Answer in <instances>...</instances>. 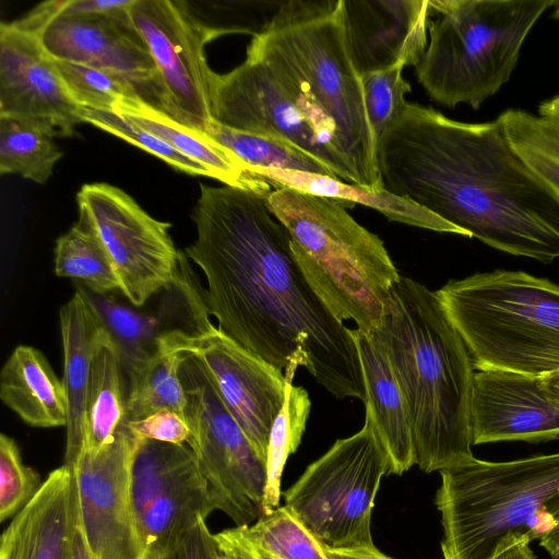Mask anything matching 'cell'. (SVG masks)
Listing matches in <instances>:
<instances>
[{"label":"cell","mask_w":559,"mask_h":559,"mask_svg":"<svg viewBox=\"0 0 559 559\" xmlns=\"http://www.w3.org/2000/svg\"><path fill=\"white\" fill-rule=\"evenodd\" d=\"M192 219L197 238L183 252L204 275L217 329L289 383L302 366L336 399L365 402L352 329L309 285L267 195L200 185Z\"/></svg>","instance_id":"obj_1"},{"label":"cell","mask_w":559,"mask_h":559,"mask_svg":"<svg viewBox=\"0 0 559 559\" xmlns=\"http://www.w3.org/2000/svg\"><path fill=\"white\" fill-rule=\"evenodd\" d=\"M382 188L500 251L559 258V197L526 165L497 118L463 122L407 103L377 144Z\"/></svg>","instance_id":"obj_2"},{"label":"cell","mask_w":559,"mask_h":559,"mask_svg":"<svg viewBox=\"0 0 559 559\" xmlns=\"http://www.w3.org/2000/svg\"><path fill=\"white\" fill-rule=\"evenodd\" d=\"M372 335L406 401L415 464L431 473L472 460L474 366L437 293L401 276Z\"/></svg>","instance_id":"obj_3"},{"label":"cell","mask_w":559,"mask_h":559,"mask_svg":"<svg viewBox=\"0 0 559 559\" xmlns=\"http://www.w3.org/2000/svg\"><path fill=\"white\" fill-rule=\"evenodd\" d=\"M247 56L266 62L332 129L356 185L383 190L361 76L348 55L338 0H285Z\"/></svg>","instance_id":"obj_4"},{"label":"cell","mask_w":559,"mask_h":559,"mask_svg":"<svg viewBox=\"0 0 559 559\" xmlns=\"http://www.w3.org/2000/svg\"><path fill=\"white\" fill-rule=\"evenodd\" d=\"M439 473L443 559H492L559 522V452L508 462L473 457Z\"/></svg>","instance_id":"obj_5"},{"label":"cell","mask_w":559,"mask_h":559,"mask_svg":"<svg viewBox=\"0 0 559 559\" xmlns=\"http://www.w3.org/2000/svg\"><path fill=\"white\" fill-rule=\"evenodd\" d=\"M286 227L309 285L340 321L373 334L401 275L383 241L357 223L344 202L293 188L267 195Z\"/></svg>","instance_id":"obj_6"},{"label":"cell","mask_w":559,"mask_h":559,"mask_svg":"<svg viewBox=\"0 0 559 559\" xmlns=\"http://www.w3.org/2000/svg\"><path fill=\"white\" fill-rule=\"evenodd\" d=\"M436 293L476 370L559 372V285L496 270L451 280Z\"/></svg>","instance_id":"obj_7"},{"label":"cell","mask_w":559,"mask_h":559,"mask_svg":"<svg viewBox=\"0 0 559 559\" xmlns=\"http://www.w3.org/2000/svg\"><path fill=\"white\" fill-rule=\"evenodd\" d=\"M556 0H429L416 76L431 99L478 108L506 84L527 34Z\"/></svg>","instance_id":"obj_8"},{"label":"cell","mask_w":559,"mask_h":559,"mask_svg":"<svg viewBox=\"0 0 559 559\" xmlns=\"http://www.w3.org/2000/svg\"><path fill=\"white\" fill-rule=\"evenodd\" d=\"M390 460L371 414L355 435L338 439L290 486L285 507L325 548L374 547L371 514Z\"/></svg>","instance_id":"obj_9"},{"label":"cell","mask_w":559,"mask_h":559,"mask_svg":"<svg viewBox=\"0 0 559 559\" xmlns=\"http://www.w3.org/2000/svg\"><path fill=\"white\" fill-rule=\"evenodd\" d=\"M185 390L187 444L194 452L215 507L236 526L262 516L266 465L255 453L201 365L185 356L179 367Z\"/></svg>","instance_id":"obj_10"},{"label":"cell","mask_w":559,"mask_h":559,"mask_svg":"<svg viewBox=\"0 0 559 559\" xmlns=\"http://www.w3.org/2000/svg\"><path fill=\"white\" fill-rule=\"evenodd\" d=\"M210 106L216 122L285 141L323 163L337 179L356 185L333 130L263 60L247 56L227 73L211 71Z\"/></svg>","instance_id":"obj_11"},{"label":"cell","mask_w":559,"mask_h":559,"mask_svg":"<svg viewBox=\"0 0 559 559\" xmlns=\"http://www.w3.org/2000/svg\"><path fill=\"white\" fill-rule=\"evenodd\" d=\"M76 201L79 216L103 242L120 292L133 307L176 282L180 251L169 235L170 223L152 217L123 190L104 182L83 185Z\"/></svg>","instance_id":"obj_12"},{"label":"cell","mask_w":559,"mask_h":559,"mask_svg":"<svg viewBox=\"0 0 559 559\" xmlns=\"http://www.w3.org/2000/svg\"><path fill=\"white\" fill-rule=\"evenodd\" d=\"M129 15L157 70L158 109L205 133L213 121L205 45L228 32L202 24L182 1L134 0Z\"/></svg>","instance_id":"obj_13"},{"label":"cell","mask_w":559,"mask_h":559,"mask_svg":"<svg viewBox=\"0 0 559 559\" xmlns=\"http://www.w3.org/2000/svg\"><path fill=\"white\" fill-rule=\"evenodd\" d=\"M131 500L146 555L158 558H165L215 510L187 443L141 439L131 466Z\"/></svg>","instance_id":"obj_14"},{"label":"cell","mask_w":559,"mask_h":559,"mask_svg":"<svg viewBox=\"0 0 559 559\" xmlns=\"http://www.w3.org/2000/svg\"><path fill=\"white\" fill-rule=\"evenodd\" d=\"M160 349L198 360L255 453L266 463L272 426L289 383L283 371L242 348L211 320L192 332L166 333Z\"/></svg>","instance_id":"obj_15"},{"label":"cell","mask_w":559,"mask_h":559,"mask_svg":"<svg viewBox=\"0 0 559 559\" xmlns=\"http://www.w3.org/2000/svg\"><path fill=\"white\" fill-rule=\"evenodd\" d=\"M59 0L41 2L14 22L36 34L57 61L81 63L130 82L146 103L158 108L157 70L129 11L117 14H61Z\"/></svg>","instance_id":"obj_16"},{"label":"cell","mask_w":559,"mask_h":559,"mask_svg":"<svg viewBox=\"0 0 559 559\" xmlns=\"http://www.w3.org/2000/svg\"><path fill=\"white\" fill-rule=\"evenodd\" d=\"M141 439L127 424L97 452L73 465L79 520L97 559H144L131 500V466Z\"/></svg>","instance_id":"obj_17"},{"label":"cell","mask_w":559,"mask_h":559,"mask_svg":"<svg viewBox=\"0 0 559 559\" xmlns=\"http://www.w3.org/2000/svg\"><path fill=\"white\" fill-rule=\"evenodd\" d=\"M0 115L40 120L58 136H70L84 123L55 60L36 34L14 21L0 25Z\"/></svg>","instance_id":"obj_18"},{"label":"cell","mask_w":559,"mask_h":559,"mask_svg":"<svg viewBox=\"0 0 559 559\" xmlns=\"http://www.w3.org/2000/svg\"><path fill=\"white\" fill-rule=\"evenodd\" d=\"M471 430L473 445L554 440L559 438V403L540 377L479 369L474 373Z\"/></svg>","instance_id":"obj_19"},{"label":"cell","mask_w":559,"mask_h":559,"mask_svg":"<svg viewBox=\"0 0 559 559\" xmlns=\"http://www.w3.org/2000/svg\"><path fill=\"white\" fill-rule=\"evenodd\" d=\"M345 45L357 73L415 66L428 44L429 0H338Z\"/></svg>","instance_id":"obj_20"},{"label":"cell","mask_w":559,"mask_h":559,"mask_svg":"<svg viewBox=\"0 0 559 559\" xmlns=\"http://www.w3.org/2000/svg\"><path fill=\"white\" fill-rule=\"evenodd\" d=\"M78 520L75 477L63 464L12 518L1 536L0 559H70Z\"/></svg>","instance_id":"obj_21"},{"label":"cell","mask_w":559,"mask_h":559,"mask_svg":"<svg viewBox=\"0 0 559 559\" xmlns=\"http://www.w3.org/2000/svg\"><path fill=\"white\" fill-rule=\"evenodd\" d=\"M59 320L64 356L62 381L68 395L64 465L72 468L84 448L85 399L92 361L111 337L80 287L61 307Z\"/></svg>","instance_id":"obj_22"},{"label":"cell","mask_w":559,"mask_h":559,"mask_svg":"<svg viewBox=\"0 0 559 559\" xmlns=\"http://www.w3.org/2000/svg\"><path fill=\"white\" fill-rule=\"evenodd\" d=\"M366 391L364 402L390 460V474L402 475L415 464L408 408L389 357L379 341L352 329Z\"/></svg>","instance_id":"obj_23"},{"label":"cell","mask_w":559,"mask_h":559,"mask_svg":"<svg viewBox=\"0 0 559 559\" xmlns=\"http://www.w3.org/2000/svg\"><path fill=\"white\" fill-rule=\"evenodd\" d=\"M129 122L158 136L189 159L204 166L212 178L263 195L273 190L270 181L247 167L217 145L204 132L187 128L141 97L124 99L114 110Z\"/></svg>","instance_id":"obj_24"},{"label":"cell","mask_w":559,"mask_h":559,"mask_svg":"<svg viewBox=\"0 0 559 559\" xmlns=\"http://www.w3.org/2000/svg\"><path fill=\"white\" fill-rule=\"evenodd\" d=\"M0 399L24 423L38 428L67 426L68 395L45 355L19 345L0 373Z\"/></svg>","instance_id":"obj_25"},{"label":"cell","mask_w":559,"mask_h":559,"mask_svg":"<svg viewBox=\"0 0 559 559\" xmlns=\"http://www.w3.org/2000/svg\"><path fill=\"white\" fill-rule=\"evenodd\" d=\"M253 173L270 181L275 189L282 187L293 188L306 193L344 202L350 207L359 203L380 212L390 221L466 237V234L454 225L412 201L392 194L384 189L374 191L334 177L297 170L257 168Z\"/></svg>","instance_id":"obj_26"},{"label":"cell","mask_w":559,"mask_h":559,"mask_svg":"<svg viewBox=\"0 0 559 559\" xmlns=\"http://www.w3.org/2000/svg\"><path fill=\"white\" fill-rule=\"evenodd\" d=\"M195 281L190 265L182 264L180 266V297L177 305L166 316L162 314L163 310L156 314L142 312L120 301L111 294H96L81 285L79 287L100 316L120 353L127 373L144 365L159 353L162 336L175 330L166 323V318H169L173 311L179 309L187 301Z\"/></svg>","instance_id":"obj_27"},{"label":"cell","mask_w":559,"mask_h":559,"mask_svg":"<svg viewBox=\"0 0 559 559\" xmlns=\"http://www.w3.org/2000/svg\"><path fill=\"white\" fill-rule=\"evenodd\" d=\"M123 371L120 353L110 340L98 349L92 361L82 452H97L127 424L128 390Z\"/></svg>","instance_id":"obj_28"},{"label":"cell","mask_w":559,"mask_h":559,"mask_svg":"<svg viewBox=\"0 0 559 559\" xmlns=\"http://www.w3.org/2000/svg\"><path fill=\"white\" fill-rule=\"evenodd\" d=\"M498 119L519 156L559 197V94L536 114L510 108Z\"/></svg>","instance_id":"obj_29"},{"label":"cell","mask_w":559,"mask_h":559,"mask_svg":"<svg viewBox=\"0 0 559 559\" xmlns=\"http://www.w3.org/2000/svg\"><path fill=\"white\" fill-rule=\"evenodd\" d=\"M55 136L56 130L46 122L0 115V174L45 183L62 156Z\"/></svg>","instance_id":"obj_30"},{"label":"cell","mask_w":559,"mask_h":559,"mask_svg":"<svg viewBox=\"0 0 559 559\" xmlns=\"http://www.w3.org/2000/svg\"><path fill=\"white\" fill-rule=\"evenodd\" d=\"M55 273L79 281L81 286L96 294L120 289L117 273L103 242L82 216L56 241Z\"/></svg>","instance_id":"obj_31"},{"label":"cell","mask_w":559,"mask_h":559,"mask_svg":"<svg viewBox=\"0 0 559 559\" xmlns=\"http://www.w3.org/2000/svg\"><path fill=\"white\" fill-rule=\"evenodd\" d=\"M183 357L160 349L154 358L127 372V423L164 409L183 417L186 395L179 377Z\"/></svg>","instance_id":"obj_32"},{"label":"cell","mask_w":559,"mask_h":559,"mask_svg":"<svg viewBox=\"0 0 559 559\" xmlns=\"http://www.w3.org/2000/svg\"><path fill=\"white\" fill-rule=\"evenodd\" d=\"M205 134L251 173L257 168H275L336 178L323 163L285 141L235 130L215 120Z\"/></svg>","instance_id":"obj_33"},{"label":"cell","mask_w":559,"mask_h":559,"mask_svg":"<svg viewBox=\"0 0 559 559\" xmlns=\"http://www.w3.org/2000/svg\"><path fill=\"white\" fill-rule=\"evenodd\" d=\"M310 408L308 392L301 386L287 383L285 402L274 420L269 440L262 515L278 507L283 469L289 454L296 452L301 442Z\"/></svg>","instance_id":"obj_34"},{"label":"cell","mask_w":559,"mask_h":559,"mask_svg":"<svg viewBox=\"0 0 559 559\" xmlns=\"http://www.w3.org/2000/svg\"><path fill=\"white\" fill-rule=\"evenodd\" d=\"M245 532L263 559H329L323 545L285 506L245 525Z\"/></svg>","instance_id":"obj_35"},{"label":"cell","mask_w":559,"mask_h":559,"mask_svg":"<svg viewBox=\"0 0 559 559\" xmlns=\"http://www.w3.org/2000/svg\"><path fill=\"white\" fill-rule=\"evenodd\" d=\"M55 62L68 94L81 108L114 111L124 99L141 97L117 74L81 63Z\"/></svg>","instance_id":"obj_36"},{"label":"cell","mask_w":559,"mask_h":559,"mask_svg":"<svg viewBox=\"0 0 559 559\" xmlns=\"http://www.w3.org/2000/svg\"><path fill=\"white\" fill-rule=\"evenodd\" d=\"M404 66L361 75L364 98L369 123L377 144L402 115L411 84L402 76Z\"/></svg>","instance_id":"obj_37"},{"label":"cell","mask_w":559,"mask_h":559,"mask_svg":"<svg viewBox=\"0 0 559 559\" xmlns=\"http://www.w3.org/2000/svg\"><path fill=\"white\" fill-rule=\"evenodd\" d=\"M82 120L146 151L179 171L212 178L204 166L181 155L158 136L129 122L115 111L82 108Z\"/></svg>","instance_id":"obj_38"},{"label":"cell","mask_w":559,"mask_h":559,"mask_svg":"<svg viewBox=\"0 0 559 559\" xmlns=\"http://www.w3.org/2000/svg\"><path fill=\"white\" fill-rule=\"evenodd\" d=\"M44 481L24 464L15 440L0 435V521L14 518L39 491Z\"/></svg>","instance_id":"obj_39"},{"label":"cell","mask_w":559,"mask_h":559,"mask_svg":"<svg viewBox=\"0 0 559 559\" xmlns=\"http://www.w3.org/2000/svg\"><path fill=\"white\" fill-rule=\"evenodd\" d=\"M127 427L134 436L144 440L185 444L189 438L185 418L166 409L143 419L128 421Z\"/></svg>","instance_id":"obj_40"},{"label":"cell","mask_w":559,"mask_h":559,"mask_svg":"<svg viewBox=\"0 0 559 559\" xmlns=\"http://www.w3.org/2000/svg\"><path fill=\"white\" fill-rule=\"evenodd\" d=\"M215 550L213 534L205 521L200 522L165 559H212Z\"/></svg>","instance_id":"obj_41"},{"label":"cell","mask_w":559,"mask_h":559,"mask_svg":"<svg viewBox=\"0 0 559 559\" xmlns=\"http://www.w3.org/2000/svg\"><path fill=\"white\" fill-rule=\"evenodd\" d=\"M213 538L225 559H263L246 535L245 526L221 531Z\"/></svg>","instance_id":"obj_42"},{"label":"cell","mask_w":559,"mask_h":559,"mask_svg":"<svg viewBox=\"0 0 559 559\" xmlns=\"http://www.w3.org/2000/svg\"><path fill=\"white\" fill-rule=\"evenodd\" d=\"M134 0H61V14H117L128 12Z\"/></svg>","instance_id":"obj_43"},{"label":"cell","mask_w":559,"mask_h":559,"mask_svg":"<svg viewBox=\"0 0 559 559\" xmlns=\"http://www.w3.org/2000/svg\"><path fill=\"white\" fill-rule=\"evenodd\" d=\"M324 549L329 559H393L382 554L376 547L355 550H338L325 547Z\"/></svg>","instance_id":"obj_44"},{"label":"cell","mask_w":559,"mask_h":559,"mask_svg":"<svg viewBox=\"0 0 559 559\" xmlns=\"http://www.w3.org/2000/svg\"><path fill=\"white\" fill-rule=\"evenodd\" d=\"M528 542L520 540L503 546L492 559H535Z\"/></svg>","instance_id":"obj_45"},{"label":"cell","mask_w":559,"mask_h":559,"mask_svg":"<svg viewBox=\"0 0 559 559\" xmlns=\"http://www.w3.org/2000/svg\"><path fill=\"white\" fill-rule=\"evenodd\" d=\"M70 559H97L87 544L80 520L74 528Z\"/></svg>","instance_id":"obj_46"},{"label":"cell","mask_w":559,"mask_h":559,"mask_svg":"<svg viewBox=\"0 0 559 559\" xmlns=\"http://www.w3.org/2000/svg\"><path fill=\"white\" fill-rule=\"evenodd\" d=\"M539 546L550 559H559V522L539 538Z\"/></svg>","instance_id":"obj_47"},{"label":"cell","mask_w":559,"mask_h":559,"mask_svg":"<svg viewBox=\"0 0 559 559\" xmlns=\"http://www.w3.org/2000/svg\"><path fill=\"white\" fill-rule=\"evenodd\" d=\"M542 380L550 399L559 403V372L543 377Z\"/></svg>","instance_id":"obj_48"},{"label":"cell","mask_w":559,"mask_h":559,"mask_svg":"<svg viewBox=\"0 0 559 559\" xmlns=\"http://www.w3.org/2000/svg\"><path fill=\"white\" fill-rule=\"evenodd\" d=\"M212 559H225L224 556L218 551V549L216 548V545H215V550L213 552V557Z\"/></svg>","instance_id":"obj_49"},{"label":"cell","mask_w":559,"mask_h":559,"mask_svg":"<svg viewBox=\"0 0 559 559\" xmlns=\"http://www.w3.org/2000/svg\"><path fill=\"white\" fill-rule=\"evenodd\" d=\"M555 11H554V15L559 20V1L557 2V4L555 5Z\"/></svg>","instance_id":"obj_50"},{"label":"cell","mask_w":559,"mask_h":559,"mask_svg":"<svg viewBox=\"0 0 559 559\" xmlns=\"http://www.w3.org/2000/svg\"><path fill=\"white\" fill-rule=\"evenodd\" d=\"M144 559H165V558H158V557L146 555V557Z\"/></svg>","instance_id":"obj_51"}]
</instances>
